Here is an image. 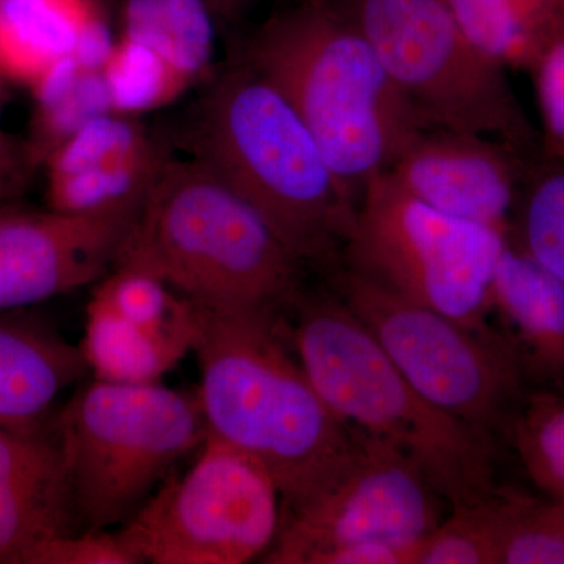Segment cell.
Returning a JSON list of instances; mask_svg holds the SVG:
<instances>
[{"mask_svg": "<svg viewBox=\"0 0 564 564\" xmlns=\"http://www.w3.org/2000/svg\"><path fill=\"white\" fill-rule=\"evenodd\" d=\"M293 2H300V0H293Z\"/></svg>", "mask_w": 564, "mask_h": 564, "instance_id": "cell-35", "label": "cell"}, {"mask_svg": "<svg viewBox=\"0 0 564 564\" xmlns=\"http://www.w3.org/2000/svg\"><path fill=\"white\" fill-rule=\"evenodd\" d=\"M85 0H0V73L31 85L55 62L73 55L85 21Z\"/></svg>", "mask_w": 564, "mask_h": 564, "instance_id": "cell-19", "label": "cell"}, {"mask_svg": "<svg viewBox=\"0 0 564 564\" xmlns=\"http://www.w3.org/2000/svg\"><path fill=\"white\" fill-rule=\"evenodd\" d=\"M339 299L430 403L494 437L525 395L524 375L494 332H480L337 269Z\"/></svg>", "mask_w": 564, "mask_h": 564, "instance_id": "cell-9", "label": "cell"}, {"mask_svg": "<svg viewBox=\"0 0 564 564\" xmlns=\"http://www.w3.org/2000/svg\"><path fill=\"white\" fill-rule=\"evenodd\" d=\"M17 141L20 140L14 139V137L9 135V133L0 131V150L11 147V144L17 143Z\"/></svg>", "mask_w": 564, "mask_h": 564, "instance_id": "cell-32", "label": "cell"}, {"mask_svg": "<svg viewBox=\"0 0 564 564\" xmlns=\"http://www.w3.org/2000/svg\"><path fill=\"white\" fill-rule=\"evenodd\" d=\"M162 148L151 140L139 122L126 115L109 113L93 118L69 137L47 159V176H62L109 170L126 163L154 158Z\"/></svg>", "mask_w": 564, "mask_h": 564, "instance_id": "cell-24", "label": "cell"}, {"mask_svg": "<svg viewBox=\"0 0 564 564\" xmlns=\"http://www.w3.org/2000/svg\"><path fill=\"white\" fill-rule=\"evenodd\" d=\"M429 128L481 133L536 158L540 131L508 70L478 50L444 0H337Z\"/></svg>", "mask_w": 564, "mask_h": 564, "instance_id": "cell-8", "label": "cell"}, {"mask_svg": "<svg viewBox=\"0 0 564 564\" xmlns=\"http://www.w3.org/2000/svg\"><path fill=\"white\" fill-rule=\"evenodd\" d=\"M193 304L207 437L261 463L280 488L284 514L296 510L350 469L361 436L311 383L276 314Z\"/></svg>", "mask_w": 564, "mask_h": 564, "instance_id": "cell-1", "label": "cell"}, {"mask_svg": "<svg viewBox=\"0 0 564 564\" xmlns=\"http://www.w3.org/2000/svg\"><path fill=\"white\" fill-rule=\"evenodd\" d=\"M124 39L143 44L187 82L209 74L214 24L207 0H128Z\"/></svg>", "mask_w": 564, "mask_h": 564, "instance_id": "cell-20", "label": "cell"}, {"mask_svg": "<svg viewBox=\"0 0 564 564\" xmlns=\"http://www.w3.org/2000/svg\"><path fill=\"white\" fill-rule=\"evenodd\" d=\"M117 43L111 40L109 28L96 11L85 21L82 28L73 57L85 70H102L109 61Z\"/></svg>", "mask_w": 564, "mask_h": 564, "instance_id": "cell-31", "label": "cell"}, {"mask_svg": "<svg viewBox=\"0 0 564 564\" xmlns=\"http://www.w3.org/2000/svg\"><path fill=\"white\" fill-rule=\"evenodd\" d=\"M475 46L502 68L530 74L564 32V0H444Z\"/></svg>", "mask_w": 564, "mask_h": 564, "instance_id": "cell-18", "label": "cell"}, {"mask_svg": "<svg viewBox=\"0 0 564 564\" xmlns=\"http://www.w3.org/2000/svg\"><path fill=\"white\" fill-rule=\"evenodd\" d=\"M28 141L0 150V210L14 206L36 169Z\"/></svg>", "mask_w": 564, "mask_h": 564, "instance_id": "cell-30", "label": "cell"}, {"mask_svg": "<svg viewBox=\"0 0 564 564\" xmlns=\"http://www.w3.org/2000/svg\"><path fill=\"white\" fill-rule=\"evenodd\" d=\"M3 98H0V109H2Z\"/></svg>", "mask_w": 564, "mask_h": 564, "instance_id": "cell-34", "label": "cell"}, {"mask_svg": "<svg viewBox=\"0 0 564 564\" xmlns=\"http://www.w3.org/2000/svg\"><path fill=\"white\" fill-rule=\"evenodd\" d=\"M510 491L494 489L477 502L452 507L423 543L419 564H502Z\"/></svg>", "mask_w": 564, "mask_h": 564, "instance_id": "cell-22", "label": "cell"}, {"mask_svg": "<svg viewBox=\"0 0 564 564\" xmlns=\"http://www.w3.org/2000/svg\"><path fill=\"white\" fill-rule=\"evenodd\" d=\"M187 147L306 267L339 269L358 204L272 82L243 61L214 76L188 126Z\"/></svg>", "mask_w": 564, "mask_h": 564, "instance_id": "cell-4", "label": "cell"}, {"mask_svg": "<svg viewBox=\"0 0 564 564\" xmlns=\"http://www.w3.org/2000/svg\"><path fill=\"white\" fill-rule=\"evenodd\" d=\"M292 307L285 336L339 421L410 458L451 508L496 489L492 436L415 391L343 300L300 295Z\"/></svg>", "mask_w": 564, "mask_h": 564, "instance_id": "cell-5", "label": "cell"}, {"mask_svg": "<svg viewBox=\"0 0 564 564\" xmlns=\"http://www.w3.org/2000/svg\"><path fill=\"white\" fill-rule=\"evenodd\" d=\"M508 234L422 203L388 172L367 184L339 269L480 332Z\"/></svg>", "mask_w": 564, "mask_h": 564, "instance_id": "cell-7", "label": "cell"}, {"mask_svg": "<svg viewBox=\"0 0 564 564\" xmlns=\"http://www.w3.org/2000/svg\"><path fill=\"white\" fill-rule=\"evenodd\" d=\"M221 3H229V6H242V3H247L248 0H218Z\"/></svg>", "mask_w": 564, "mask_h": 564, "instance_id": "cell-33", "label": "cell"}, {"mask_svg": "<svg viewBox=\"0 0 564 564\" xmlns=\"http://www.w3.org/2000/svg\"><path fill=\"white\" fill-rule=\"evenodd\" d=\"M163 484L118 530L140 564L251 563L280 533L284 500L272 475L214 437Z\"/></svg>", "mask_w": 564, "mask_h": 564, "instance_id": "cell-10", "label": "cell"}, {"mask_svg": "<svg viewBox=\"0 0 564 564\" xmlns=\"http://www.w3.org/2000/svg\"><path fill=\"white\" fill-rule=\"evenodd\" d=\"M55 432L77 518L95 530L124 524L207 440L196 393L96 378L63 406Z\"/></svg>", "mask_w": 564, "mask_h": 564, "instance_id": "cell-6", "label": "cell"}, {"mask_svg": "<svg viewBox=\"0 0 564 564\" xmlns=\"http://www.w3.org/2000/svg\"><path fill=\"white\" fill-rule=\"evenodd\" d=\"M444 503L410 458L361 436V451L350 469L326 491L284 514L262 562L322 564L333 552L355 544L423 541L443 521Z\"/></svg>", "mask_w": 564, "mask_h": 564, "instance_id": "cell-11", "label": "cell"}, {"mask_svg": "<svg viewBox=\"0 0 564 564\" xmlns=\"http://www.w3.org/2000/svg\"><path fill=\"white\" fill-rule=\"evenodd\" d=\"M502 564H564V499L511 491Z\"/></svg>", "mask_w": 564, "mask_h": 564, "instance_id": "cell-26", "label": "cell"}, {"mask_svg": "<svg viewBox=\"0 0 564 564\" xmlns=\"http://www.w3.org/2000/svg\"><path fill=\"white\" fill-rule=\"evenodd\" d=\"M488 322L525 381L564 392V282L511 240L494 273Z\"/></svg>", "mask_w": 564, "mask_h": 564, "instance_id": "cell-16", "label": "cell"}, {"mask_svg": "<svg viewBox=\"0 0 564 564\" xmlns=\"http://www.w3.org/2000/svg\"><path fill=\"white\" fill-rule=\"evenodd\" d=\"M28 564H140L120 532L88 529L65 533L36 547Z\"/></svg>", "mask_w": 564, "mask_h": 564, "instance_id": "cell-29", "label": "cell"}, {"mask_svg": "<svg viewBox=\"0 0 564 564\" xmlns=\"http://www.w3.org/2000/svg\"><path fill=\"white\" fill-rule=\"evenodd\" d=\"M88 372L80 348L24 311L0 313V426L43 429Z\"/></svg>", "mask_w": 564, "mask_h": 564, "instance_id": "cell-17", "label": "cell"}, {"mask_svg": "<svg viewBox=\"0 0 564 564\" xmlns=\"http://www.w3.org/2000/svg\"><path fill=\"white\" fill-rule=\"evenodd\" d=\"M505 430L533 484L545 497L564 499V392L525 393Z\"/></svg>", "mask_w": 564, "mask_h": 564, "instance_id": "cell-23", "label": "cell"}, {"mask_svg": "<svg viewBox=\"0 0 564 564\" xmlns=\"http://www.w3.org/2000/svg\"><path fill=\"white\" fill-rule=\"evenodd\" d=\"M536 158L481 133L426 128L388 173L434 209L510 236L516 204Z\"/></svg>", "mask_w": 564, "mask_h": 564, "instance_id": "cell-14", "label": "cell"}, {"mask_svg": "<svg viewBox=\"0 0 564 564\" xmlns=\"http://www.w3.org/2000/svg\"><path fill=\"white\" fill-rule=\"evenodd\" d=\"M240 61L299 111L356 204L429 128L337 0H300L274 14L247 41Z\"/></svg>", "mask_w": 564, "mask_h": 564, "instance_id": "cell-2", "label": "cell"}, {"mask_svg": "<svg viewBox=\"0 0 564 564\" xmlns=\"http://www.w3.org/2000/svg\"><path fill=\"white\" fill-rule=\"evenodd\" d=\"M111 111L102 70H84L76 87L52 106L33 115L32 135L28 140L36 165H44L52 152L65 143L93 118Z\"/></svg>", "mask_w": 564, "mask_h": 564, "instance_id": "cell-27", "label": "cell"}, {"mask_svg": "<svg viewBox=\"0 0 564 564\" xmlns=\"http://www.w3.org/2000/svg\"><path fill=\"white\" fill-rule=\"evenodd\" d=\"M540 109L541 158L564 162V32L530 70Z\"/></svg>", "mask_w": 564, "mask_h": 564, "instance_id": "cell-28", "label": "cell"}, {"mask_svg": "<svg viewBox=\"0 0 564 564\" xmlns=\"http://www.w3.org/2000/svg\"><path fill=\"white\" fill-rule=\"evenodd\" d=\"M508 237L564 282V162L534 159Z\"/></svg>", "mask_w": 564, "mask_h": 564, "instance_id": "cell-21", "label": "cell"}, {"mask_svg": "<svg viewBox=\"0 0 564 564\" xmlns=\"http://www.w3.org/2000/svg\"><path fill=\"white\" fill-rule=\"evenodd\" d=\"M102 76L111 111L126 117L165 106L191 87L161 55L128 39L117 43Z\"/></svg>", "mask_w": 564, "mask_h": 564, "instance_id": "cell-25", "label": "cell"}, {"mask_svg": "<svg viewBox=\"0 0 564 564\" xmlns=\"http://www.w3.org/2000/svg\"><path fill=\"white\" fill-rule=\"evenodd\" d=\"M195 337L192 300L150 273L117 267L93 288L79 348L96 380L154 383Z\"/></svg>", "mask_w": 564, "mask_h": 564, "instance_id": "cell-12", "label": "cell"}, {"mask_svg": "<svg viewBox=\"0 0 564 564\" xmlns=\"http://www.w3.org/2000/svg\"><path fill=\"white\" fill-rule=\"evenodd\" d=\"M117 267L150 273L203 306L276 314L302 295L306 263L206 163L166 154Z\"/></svg>", "mask_w": 564, "mask_h": 564, "instance_id": "cell-3", "label": "cell"}, {"mask_svg": "<svg viewBox=\"0 0 564 564\" xmlns=\"http://www.w3.org/2000/svg\"><path fill=\"white\" fill-rule=\"evenodd\" d=\"M79 521L54 426H0V564H28L36 547Z\"/></svg>", "mask_w": 564, "mask_h": 564, "instance_id": "cell-15", "label": "cell"}, {"mask_svg": "<svg viewBox=\"0 0 564 564\" xmlns=\"http://www.w3.org/2000/svg\"><path fill=\"white\" fill-rule=\"evenodd\" d=\"M139 204L101 214L0 210V313L25 311L102 280L113 270Z\"/></svg>", "mask_w": 564, "mask_h": 564, "instance_id": "cell-13", "label": "cell"}]
</instances>
